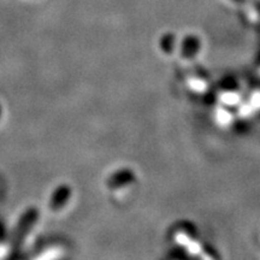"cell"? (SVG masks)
Here are the masks:
<instances>
[{"mask_svg": "<svg viewBox=\"0 0 260 260\" xmlns=\"http://www.w3.org/2000/svg\"><path fill=\"white\" fill-rule=\"evenodd\" d=\"M240 2H243V0H240Z\"/></svg>", "mask_w": 260, "mask_h": 260, "instance_id": "6da1fadb", "label": "cell"}]
</instances>
